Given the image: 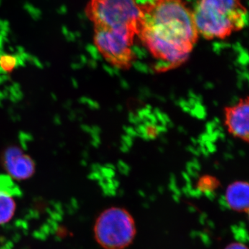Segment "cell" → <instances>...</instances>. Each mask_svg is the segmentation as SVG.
Masks as SVG:
<instances>
[{"label":"cell","instance_id":"1","mask_svg":"<svg viewBox=\"0 0 249 249\" xmlns=\"http://www.w3.org/2000/svg\"><path fill=\"white\" fill-rule=\"evenodd\" d=\"M139 9L137 37L160 62V70L184 63L199 37L193 11L182 0H152Z\"/></svg>","mask_w":249,"mask_h":249},{"label":"cell","instance_id":"2","mask_svg":"<svg viewBox=\"0 0 249 249\" xmlns=\"http://www.w3.org/2000/svg\"><path fill=\"white\" fill-rule=\"evenodd\" d=\"M139 6L137 0H90L85 10L93 24L95 47L108 63L121 70L133 64Z\"/></svg>","mask_w":249,"mask_h":249},{"label":"cell","instance_id":"3","mask_svg":"<svg viewBox=\"0 0 249 249\" xmlns=\"http://www.w3.org/2000/svg\"><path fill=\"white\" fill-rule=\"evenodd\" d=\"M193 14L198 34L209 40L226 38L248 20L240 0H199Z\"/></svg>","mask_w":249,"mask_h":249},{"label":"cell","instance_id":"4","mask_svg":"<svg viewBox=\"0 0 249 249\" xmlns=\"http://www.w3.org/2000/svg\"><path fill=\"white\" fill-rule=\"evenodd\" d=\"M137 234L135 221L128 211L111 207L103 211L93 226L96 242L103 249H124L132 245Z\"/></svg>","mask_w":249,"mask_h":249},{"label":"cell","instance_id":"5","mask_svg":"<svg viewBox=\"0 0 249 249\" xmlns=\"http://www.w3.org/2000/svg\"><path fill=\"white\" fill-rule=\"evenodd\" d=\"M1 160L5 171L11 178L24 181L35 173L34 160L19 147H8L3 153Z\"/></svg>","mask_w":249,"mask_h":249},{"label":"cell","instance_id":"6","mask_svg":"<svg viewBox=\"0 0 249 249\" xmlns=\"http://www.w3.org/2000/svg\"><path fill=\"white\" fill-rule=\"evenodd\" d=\"M224 123L228 132L235 138L248 142L249 139V99L242 98L224 109Z\"/></svg>","mask_w":249,"mask_h":249},{"label":"cell","instance_id":"7","mask_svg":"<svg viewBox=\"0 0 249 249\" xmlns=\"http://www.w3.org/2000/svg\"><path fill=\"white\" fill-rule=\"evenodd\" d=\"M249 186L247 181H237L231 183L226 191L227 205L236 212L248 213Z\"/></svg>","mask_w":249,"mask_h":249},{"label":"cell","instance_id":"8","mask_svg":"<svg viewBox=\"0 0 249 249\" xmlns=\"http://www.w3.org/2000/svg\"><path fill=\"white\" fill-rule=\"evenodd\" d=\"M16 206L14 194L0 191V225L7 224L14 218Z\"/></svg>","mask_w":249,"mask_h":249},{"label":"cell","instance_id":"9","mask_svg":"<svg viewBox=\"0 0 249 249\" xmlns=\"http://www.w3.org/2000/svg\"><path fill=\"white\" fill-rule=\"evenodd\" d=\"M18 58L11 54L0 55V70L6 73H11L17 68Z\"/></svg>","mask_w":249,"mask_h":249},{"label":"cell","instance_id":"10","mask_svg":"<svg viewBox=\"0 0 249 249\" xmlns=\"http://www.w3.org/2000/svg\"><path fill=\"white\" fill-rule=\"evenodd\" d=\"M217 181L215 178H212V177H204L201 178L199 181V188L201 189L211 190L212 188H214L217 187Z\"/></svg>","mask_w":249,"mask_h":249},{"label":"cell","instance_id":"11","mask_svg":"<svg viewBox=\"0 0 249 249\" xmlns=\"http://www.w3.org/2000/svg\"><path fill=\"white\" fill-rule=\"evenodd\" d=\"M9 177H0V191L8 192L14 194L16 188L14 184L11 183V178Z\"/></svg>","mask_w":249,"mask_h":249},{"label":"cell","instance_id":"12","mask_svg":"<svg viewBox=\"0 0 249 249\" xmlns=\"http://www.w3.org/2000/svg\"><path fill=\"white\" fill-rule=\"evenodd\" d=\"M224 249H248V248L244 244L240 243V242H235V243L228 245Z\"/></svg>","mask_w":249,"mask_h":249}]
</instances>
